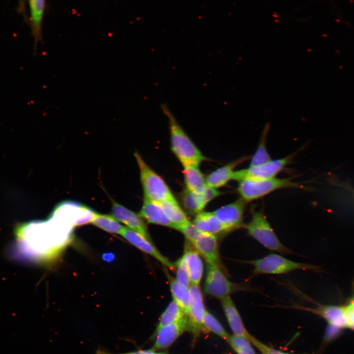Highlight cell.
<instances>
[{
  "mask_svg": "<svg viewBox=\"0 0 354 354\" xmlns=\"http://www.w3.org/2000/svg\"><path fill=\"white\" fill-rule=\"evenodd\" d=\"M340 327L334 325L329 324L326 328L324 339L325 340H330L336 337L339 333Z\"/></svg>",
  "mask_w": 354,
  "mask_h": 354,
  "instance_id": "36",
  "label": "cell"
},
{
  "mask_svg": "<svg viewBox=\"0 0 354 354\" xmlns=\"http://www.w3.org/2000/svg\"><path fill=\"white\" fill-rule=\"evenodd\" d=\"M299 183L292 178L268 179H246L238 182L237 191L240 198L247 203L261 198L279 189L303 188Z\"/></svg>",
  "mask_w": 354,
  "mask_h": 354,
  "instance_id": "4",
  "label": "cell"
},
{
  "mask_svg": "<svg viewBox=\"0 0 354 354\" xmlns=\"http://www.w3.org/2000/svg\"><path fill=\"white\" fill-rule=\"evenodd\" d=\"M160 204L168 219L175 226L176 229L177 230L189 222L185 213L175 198L167 200Z\"/></svg>",
  "mask_w": 354,
  "mask_h": 354,
  "instance_id": "24",
  "label": "cell"
},
{
  "mask_svg": "<svg viewBox=\"0 0 354 354\" xmlns=\"http://www.w3.org/2000/svg\"><path fill=\"white\" fill-rule=\"evenodd\" d=\"M250 343L253 344L263 354H288L268 347L254 337L251 340Z\"/></svg>",
  "mask_w": 354,
  "mask_h": 354,
  "instance_id": "34",
  "label": "cell"
},
{
  "mask_svg": "<svg viewBox=\"0 0 354 354\" xmlns=\"http://www.w3.org/2000/svg\"><path fill=\"white\" fill-rule=\"evenodd\" d=\"M139 214L149 223L175 229L159 203L144 199Z\"/></svg>",
  "mask_w": 354,
  "mask_h": 354,
  "instance_id": "20",
  "label": "cell"
},
{
  "mask_svg": "<svg viewBox=\"0 0 354 354\" xmlns=\"http://www.w3.org/2000/svg\"><path fill=\"white\" fill-rule=\"evenodd\" d=\"M74 225L52 213L48 219L19 224L15 229L11 255L17 260L50 263L71 242Z\"/></svg>",
  "mask_w": 354,
  "mask_h": 354,
  "instance_id": "1",
  "label": "cell"
},
{
  "mask_svg": "<svg viewBox=\"0 0 354 354\" xmlns=\"http://www.w3.org/2000/svg\"><path fill=\"white\" fill-rule=\"evenodd\" d=\"M190 302L187 317V329L198 335L203 330V320L206 310L203 297L199 285L191 284Z\"/></svg>",
  "mask_w": 354,
  "mask_h": 354,
  "instance_id": "10",
  "label": "cell"
},
{
  "mask_svg": "<svg viewBox=\"0 0 354 354\" xmlns=\"http://www.w3.org/2000/svg\"><path fill=\"white\" fill-rule=\"evenodd\" d=\"M112 202V213L114 218L125 224L128 228L139 233L144 237L152 241L143 218L139 214L113 199Z\"/></svg>",
  "mask_w": 354,
  "mask_h": 354,
  "instance_id": "13",
  "label": "cell"
},
{
  "mask_svg": "<svg viewBox=\"0 0 354 354\" xmlns=\"http://www.w3.org/2000/svg\"><path fill=\"white\" fill-rule=\"evenodd\" d=\"M53 210L71 221L74 226L92 222L96 214V212L88 206L73 201L61 202Z\"/></svg>",
  "mask_w": 354,
  "mask_h": 354,
  "instance_id": "11",
  "label": "cell"
},
{
  "mask_svg": "<svg viewBox=\"0 0 354 354\" xmlns=\"http://www.w3.org/2000/svg\"><path fill=\"white\" fill-rule=\"evenodd\" d=\"M187 317L185 315L179 320L160 329L155 333L154 350H163L169 347L187 329Z\"/></svg>",
  "mask_w": 354,
  "mask_h": 354,
  "instance_id": "15",
  "label": "cell"
},
{
  "mask_svg": "<svg viewBox=\"0 0 354 354\" xmlns=\"http://www.w3.org/2000/svg\"><path fill=\"white\" fill-rule=\"evenodd\" d=\"M314 312L322 316L329 324L340 328L347 327L345 308L336 306H322Z\"/></svg>",
  "mask_w": 354,
  "mask_h": 354,
  "instance_id": "25",
  "label": "cell"
},
{
  "mask_svg": "<svg viewBox=\"0 0 354 354\" xmlns=\"http://www.w3.org/2000/svg\"><path fill=\"white\" fill-rule=\"evenodd\" d=\"M211 331L227 342L230 338L223 326L213 315L206 310L203 320V330Z\"/></svg>",
  "mask_w": 354,
  "mask_h": 354,
  "instance_id": "30",
  "label": "cell"
},
{
  "mask_svg": "<svg viewBox=\"0 0 354 354\" xmlns=\"http://www.w3.org/2000/svg\"><path fill=\"white\" fill-rule=\"evenodd\" d=\"M200 255L192 244L186 240L182 257L188 271L191 284L199 285L203 275L204 265Z\"/></svg>",
  "mask_w": 354,
  "mask_h": 354,
  "instance_id": "17",
  "label": "cell"
},
{
  "mask_svg": "<svg viewBox=\"0 0 354 354\" xmlns=\"http://www.w3.org/2000/svg\"><path fill=\"white\" fill-rule=\"evenodd\" d=\"M200 233L216 235L227 233L225 227L213 214V212H201L197 214L192 222Z\"/></svg>",
  "mask_w": 354,
  "mask_h": 354,
  "instance_id": "21",
  "label": "cell"
},
{
  "mask_svg": "<svg viewBox=\"0 0 354 354\" xmlns=\"http://www.w3.org/2000/svg\"><path fill=\"white\" fill-rule=\"evenodd\" d=\"M295 154L268 162L256 166L235 170L233 180L238 182L246 179H268L276 177L292 160Z\"/></svg>",
  "mask_w": 354,
  "mask_h": 354,
  "instance_id": "8",
  "label": "cell"
},
{
  "mask_svg": "<svg viewBox=\"0 0 354 354\" xmlns=\"http://www.w3.org/2000/svg\"><path fill=\"white\" fill-rule=\"evenodd\" d=\"M134 155L139 168L144 199L160 204L175 198L164 180L147 164L137 151Z\"/></svg>",
  "mask_w": 354,
  "mask_h": 354,
  "instance_id": "5",
  "label": "cell"
},
{
  "mask_svg": "<svg viewBox=\"0 0 354 354\" xmlns=\"http://www.w3.org/2000/svg\"><path fill=\"white\" fill-rule=\"evenodd\" d=\"M103 259L107 262H111L114 259V255L111 253H107L103 255Z\"/></svg>",
  "mask_w": 354,
  "mask_h": 354,
  "instance_id": "38",
  "label": "cell"
},
{
  "mask_svg": "<svg viewBox=\"0 0 354 354\" xmlns=\"http://www.w3.org/2000/svg\"><path fill=\"white\" fill-rule=\"evenodd\" d=\"M269 129V125L267 123L263 130L258 147L251 157L249 166H256L271 159L266 147V139Z\"/></svg>",
  "mask_w": 354,
  "mask_h": 354,
  "instance_id": "27",
  "label": "cell"
},
{
  "mask_svg": "<svg viewBox=\"0 0 354 354\" xmlns=\"http://www.w3.org/2000/svg\"><path fill=\"white\" fill-rule=\"evenodd\" d=\"M250 158L241 157L213 171L206 177L207 186L215 189L224 186L233 180L235 168Z\"/></svg>",
  "mask_w": 354,
  "mask_h": 354,
  "instance_id": "16",
  "label": "cell"
},
{
  "mask_svg": "<svg viewBox=\"0 0 354 354\" xmlns=\"http://www.w3.org/2000/svg\"><path fill=\"white\" fill-rule=\"evenodd\" d=\"M165 272L169 281L170 288L174 301L187 315L189 311L190 302L189 287L179 282L176 278L173 277L166 268Z\"/></svg>",
  "mask_w": 354,
  "mask_h": 354,
  "instance_id": "22",
  "label": "cell"
},
{
  "mask_svg": "<svg viewBox=\"0 0 354 354\" xmlns=\"http://www.w3.org/2000/svg\"><path fill=\"white\" fill-rule=\"evenodd\" d=\"M183 167L185 189L190 191L201 192L207 186L206 177L200 171L199 165H190Z\"/></svg>",
  "mask_w": 354,
  "mask_h": 354,
  "instance_id": "23",
  "label": "cell"
},
{
  "mask_svg": "<svg viewBox=\"0 0 354 354\" xmlns=\"http://www.w3.org/2000/svg\"><path fill=\"white\" fill-rule=\"evenodd\" d=\"M251 219L243 228L248 235L266 249L282 254L293 252L283 244L275 234L265 214L263 209H250Z\"/></svg>",
  "mask_w": 354,
  "mask_h": 354,
  "instance_id": "3",
  "label": "cell"
},
{
  "mask_svg": "<svg viewBox=\"0 0 354 354\" xmlns=\"http://www.w3.org/2000/svg\"><path fill=\"white\" fill-rule=\"evenodd\" d=\"M91 222L103 230L116 234L121 235L124 228L115 218L107 214L96 213Z\"/></svg>",
  "mask_w": 354,
  "mask_h": 354,
  "instance_id": "29",
  "label": "cell"
},
{
  "mask_svg": "<svg viewBox=\"0 0 354 354\" xmlns=\"http://www.w3.org/2000/svg\"><path fill=\"white\" fill-rule=\"evenodd\" d=\"M95 354H165L156 353L153 351H150V350H149V351L140 350V351L131 352L125 353L113 354V353L108 352L104 351V350H98L97 351H96Z\"/></svg>",
  "mask_w": 354,
  "mask_h": 354,
  "instance_id": "37",
  "label": "cell"
},
{
  "mask_svg": "<svg viewBox=\"0 0 354 354\" xmlns=\"http://www.w3.org/2000/svg\"><path fill=\"white\" fill-rule=\"evenodd\" d=\"M206 263L204 291L207 295L221 300L235 292L254 290L247 284L231 281L227 278V273L221 268L216 265Z\"/></svg>",
  "mask_w": 354,
  "mask_h": 354,
  "instance_id": "6",
  "label": "cell"
},
{
  "mask_svg": "<svg viewBox=\"0 0 354 354\" xmlns=\"http://www.w3.org/2000/svg\"><path fill=\"white\" fill-rule=\"evenodd\" d=\"M185 315L181 308L173 300L161 315L155 333L162 327L179 320Z\"/></svg>",
  "mask_w": 354,
  "mask_h": 354,
  "instance_id": "28",
  "label": "cell"
},
{
  "mask_svg": "<svg viewBox=\"0 0 354 354\" xmlns=\"http://www.w3.org/2000/svg\"><path fill=\"white\" fill-rule=\"evenodd\" d=\"M161 108L169 120L171 149L182 166L199 165L208 160L179 125L167 106L162 104Z\"/></svg>",
  "mask_w": 354,
  "mask_h": 354,
  "instance_id": "2",
  "label": "cell"
},
{
  "mask_svg": "<svg viewBox=\"0 0 354 354\" xmlns=\"http://www.w3.org/2000/svg\"><path fill=\"white\" fill-rule=\"evenodd\" d=\"M121 235L129 243L143 252L151 256L166 267L171 269L175 267L174 265L156 249L152 241L141 235L124 227Z\"/></svg>",
  "mask_w": 354,
  "mask_h": 354,
  "instance_id": "14",
  "label": "cell"
},
{
  "mask_svg": "<svg viewBox=\"0 0 354 354\" xmlns=\"http://www.w3.org/2000/svg\"><path fill=\"white\" fill-rule=\"evenodd\" d=\"M28 4L31 33L34 39L35 50L39 42L42 41V23L46 1L44 0H30L28 1Z\"/></svg>",
  "mask_w": 354,
  "mask_h": 354,
  "instance_id": "18",
  "label": "cell"
},
{
  "mask_svg": "<svg viewBox=\"0 0 354 354\" xmlns=\"http://www.w3.org/2000/svg\"><path fill=\"white\" fill-rule=\"evenodd\" d=\"M241 262L253 266L252 276L287 274L296 270H315L316 268L311 265L294 261L275 253H271L257 260Z\"/></svg>",
  "mask_w": 354,
  "mask_h": 354,
  "instance_id": "7",
  "label": "cell"
},
{
  "mask_svg": "<svg viewBox=\"0 0 354 354\" xmlns=\"http://www.w3.org/2000/svg\"><path fill=\"white\" fill-rule=\"evenodd\" d=\"M228 342L237 354H256L247 339L239 336H230Z\"/></svg>",
  "mask_w": 354,
  "mask_h": 354,
  "instance_id": "31",
  "label": "cell"
},
{
  "mask_svg": "<svg viewBox=\"0 0 354 354\" xmlns=\"http://www.w3.org/2000/svg\"><path fill=\"white\" fill-rule=\"evenodd\" d=\"M247 203L239 197L213 211L226 228L227 233L243 228L244 214Z\"/></svg>",
  "mask_w": 354,
  "mask_h": 354,
  "instance_id": "9",
  "label": "cell"
},
{
  "mask_svg": "<svg viewBox=\"0 0 354 354\" xmlns=\"http://www.w3.org/2000/svg\"><path fill=\"white\" fill-rule=\"evenodd\" d=\"M177 230L181 232L185 236L186 240L191 243L200 233L193 224L190 221L179 228Z\"/></svg>",
  "mask_w": 354,
  "mask_h": 354,
  "instance_id": "33",
  "label": "cell"
},
{
  "mask_svg": "<svg viewBox=\"0 0 354 354\" xmlns=\"http://www.w3.org/2000/svg\"><path fill=\"white\" fill-rule=\"evenodd\" d=\"M174 266L176 268V280L189 287L191 281L188 271L182 256L176 261Z\"/></svg>",
  "mask_w": 354,
  "mask_h": 354,
  "instance_id": "32",
  "label": "cell"
},
{
  "mask_svg": "<svg viewBox=\"0 0 354 354\" xmlns=\"http://www.w3.org/2000/svg\"><path fill=\"white\" fill-rule=\"evenodd\" d=\"M221 301L228 324L234 335L243 337L250 341L253 336L245 328L238 310L230 296L224 298Z\"/></svg>",
  "mask_w": 354,
  "mask_h": 354,
  "instance_id": "19",
  "label": "cell"
},
{
  "mask_svg": "<svg viewBox=\"0 0 354 354\" xmlns=\"http://www.w3.org/2000/svg\"><path fill=\"white\" fill-rule=\"evenodd\" d=\"M347 321V327L354 330V299L344 307Z\"/></svg>",
  "mask_w": 354,
  "mask_h": 354,
  "instance_id": "35",
  "label": "cell"
},
{
  "mask_svg": "<svg viewBox=\"0 0 354 354\" xmlns=\"http://www.w3.org/2000/svg\"><path fill=\"white\" fill-rule=\"evenodd\" d=\"M192 244L207 263L218 266L227 273L220 258L216 235L200 232Z\"/></svg>",
  "mask_w": 354,
  "mask_h": 354,
  "instance_id": "12",
  "label": "cell"
},
{
  "mask_svg": "<svg viewBox=\"0 0 354 354\" xmlns=\"http://www.w3.org/2000/svg\"><path fill=\"white\" fill-rule=\"evenodd\" d=\"M181 202L185 209L190 214H198L207 205L202 191L195 192L185 189L181 194Z\"/></svg>",
  "mask_w": 354,
  "mask_h": 354,
  "instance_id": "26",
  "label": "cell"
}]
</instances>
